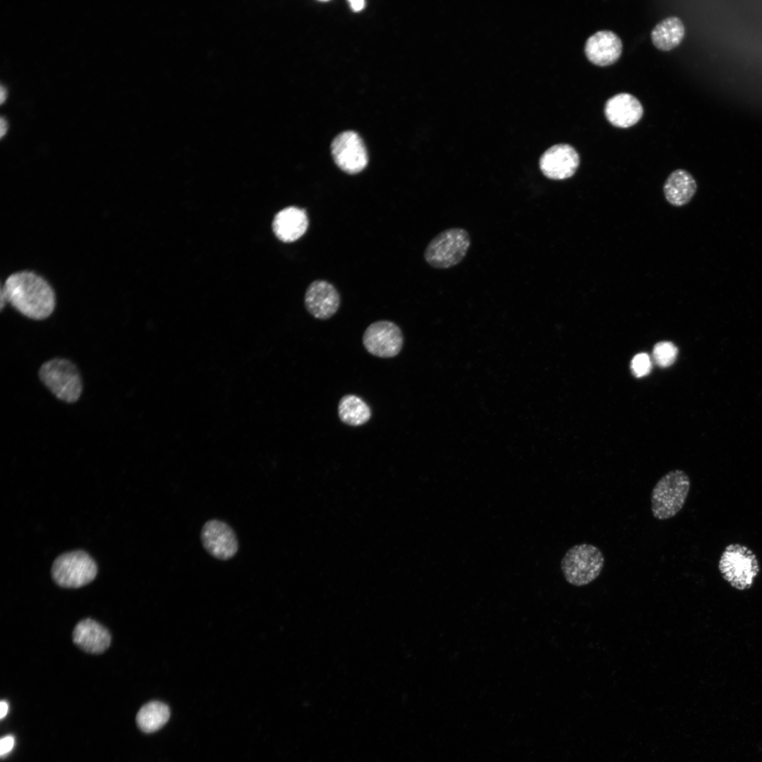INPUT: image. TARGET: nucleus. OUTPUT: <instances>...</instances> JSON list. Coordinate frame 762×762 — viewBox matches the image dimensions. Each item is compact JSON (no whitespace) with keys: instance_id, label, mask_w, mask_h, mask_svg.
Returning a JSON list of instances; mask_svg holds the SVG:
<instances>
[{"instance_id":"f257e3e1","label":"nucleus","mask_w":762,"mask_h":762,"mask_svg":"<svg viewBox=\"0 0 762 762\" xmlns=\"http://www.w3.org/2000/svg\"><path fill=\"white\" fill-rule=\"evenodd\" d=\"M6 302L24 316L42 320L53 313L56 295L44 277L34 271L19 270L8 275L1 286V310Z\"/></svg>"},{"instance_id":"f03ea898","label":"nucleus","mask_w":762,"mask_h":762,"mask_svg":"<svg viewBox=\"0 0 762 762\" xmlns=\"http://www.w3.org/2000/svg\"><path fill=\"white\" fill-rule=\"evenodd\" d=\"M722 579L738 591L751 588L760 573L756 553L748 546L733 543L725 546L718 560Z\"/></svg>"},{"instance_id":"7ed1b4c3","label":"nucleus","mask_w":762,"mask_h":762,"mask_svg":"<svg viewBox=\"0 0 762 762\" xmlns=\"http://www.w3.org/2000/svg\"><path fill=\"white\" fill-rule=\"evenodd\" d=\"M691 488L688 474L674 469L663 476L654 485L651 495V512L658 520L674 517L683 508Z\"/></svg>"},{"instance_id":"20e7f679","label":"nucleus","mask_w":762,"mask_h":762,"mask_svg":"<svg viewBox=\"0 0 762 762\" xmlns=\"http://www.w3.org/2000/svg\"><path fill=\"white\" fill-rule=\"evenodd\" d=\"M605 559L596 546L582 543L572 546L561 561V570L566 581L575 586H586L601 573Z\"/></svg>"},{"instance_id":"39448f33","label":"nucleus","mask_w":762,"mask_h":762,"mask_svg":"<svg viewBox=\"0 0 762 762\" xmlns=\"http://www.w3.org/2000/svg\"><path fill=\"white\" fill-rule=\"evenodd\" d=\"M39 377L44 386L59 400L74 403L83 391L81 377L71 361L54 358L44 362L39 370Z\"/></svg>"},{"instance_id":"423d86ee","label":"nucleus","mask_w":762,"mask_h":762,"mask_svg":"<svg viewBox=\"0 0 762 762\" xmlns=\"http://www.w3.org/2000/svg\"><path fill=\"white\" fill-rule=\"evenodd\" d=\"M471 238L462 228H449L435 236L425 251V261L437 269H448L458 265L466 255Z\"/></svg>"},{"instance_id":"0eeeda50","label":"nucleus","mask_w":762,"mask_h":762,"mask_svg":"<svg viewBox=\"0 0 762 762\" xmlns=\"http://www.w3.org/2000/svg\"><path fill=\"white\" fill-rule=\"evenodd\" d=\"M52 575L54 581L64 588H78L91 582L97 567L94 560L83 550L64 553L53 562Z\"/></svg>"},{"instance_id":"6e6552de","label":"nucleus","mask_w":762,"mask_h":762,"mask_svg":"<svg viewBox=\"0 0 762 762\" xmlns=\"http://www.w3.org/2000/svg\"><path fill=\"white\" fill-rule=\"evenodd\" d=\"M330 150L334 163L346 174H358L368 165L365 145L354 131H347L337 135L331 143Z\"/></svg>"},{"instance_id":"1a4fd4ad","label":"nucleus","mask_w":762,"mask_h":762,"mask_svg":"<svg viewBox=\"0 0 762 762\" xmlns=\"http://www.w3.org/2000/svg\"><path fill=\"white\" fill-rule=\"evenodd\" d=\"M363 344L368 353L380 358H392L401 351L404 337L399 327L389 320H379L365 330Z\"/></svg>"},{"instance_id":"9d476101","label":"nucleus","mask_w":762,"mask_h":762,"mask_svg":"<svg viewBox=\"0 0 762 762\" xmlns=\"http://www.w3.org/2000/svg\"><path fill=\"white\" fill-rule=\"evenodd\" d=\"M539 168L547 179L565 180L576 173L580 164V156L576 149L567 143L550 147L539 159Z\"/></svg>"},{"instance_id":"9b49d317","label":"nucleus","mask_w":762,"mask_h":762,"mask_svg":"<svg viewBox=\"0 0 762 762\" xmlns=\"http://www.w3.org/2000/svg\"><path fill=\"white\" fill-rule=\"evenodd\" d=\"M201 541L204 548L214 557L226 560L238 551V543L234 530L225 522L212 519L202 526Z\"/></svg>"},{"instance_id":"f8f14e48","label":"nucleus","mask_w":762,"mask_h":762,"mask_svg":"<svg viewBox=\"0 0 762 762\" xmlns=\"http://www.w3.org/2000/svg\"><path fill=\"white\" fill-rule=\"evenodd\" d=\"M304 303L308 312L314 318L327 320L337 312L340 306V296L332 284L318 279L308 286Z\"/></svg>"},{"instance_id":"ddd939ff","label":"nucleus","mask_w":762,"mask_h":762,"mask_svg":"<svg viewBox=\"0 0 762 762\" xmlns=\"http://www.w3.org/2000/svg\"><path fill=\"white\" fill-rule=\"evenodd\" d=\"M587 59L593 64L606 66L619 58L622 43L617 34L610 30H600L590 36L585 44Z\"/></svg>"},{"instance_id":"4468645a","label":"nucleus","mask_w":762,"mask_h":762,"mask_svg":"<svg viewBox=\"0 0 762 762\" xmlns=\"http://www.w3.org/2000/svg\"><path fill=\"white\" fill-rule=\"evenodd\" d=\"M604 113L612 125L626 128L635 125L641 119L643 109L636 97L629 93L622 92L607 100Z\"/></svg>"},{"instance_id":"2eb2a0df","label":"nucleus","mask_w":762,"mask_h":762,"mask_svg":"<svg viewBox=\"0 0 762 762\" xmlns=\"http://www.w3.org/2000/svg\"><path fill=\"white\" fill-rule=\"evenodd\" d=\"M272 230L282 242L291 243L300 238L307 231L308 218L303 209L290 206L278 212L272 221Z\"/></svg>"},{"instance_id":"dca6fc26","label":"nucleus","mask_w":762,"mask_h":762,"mask_svg":"<svg viewBox=\"0 0 762 762\" xmlns=\"http://www.w3.org/2000/svg\"><path fill=\"white\" fill-rule=\"evenodd\" d=\"M73 641L87 653H100L109 646L111 636L104 627L87 618L81 620L75 627Z\"/></svg>"},{"instance_id":"f3484780","label":"nucleus","mask_w":762,"mask_h":762,"mask_svg":"<svg viewBox=\"0 0 762 762\" xmlns=\"http://www.w3.org/2000/svg\"><path fill=\"white\" fill-rule=\"evenodd\" d=\"M696 189L697 184L693 176L682 169L672 171L663 185V193L666 200L676 207L689 203Z\"/></svg>"},{"instance_id":"a211bd4d","label":"nucleus","mask_w":762,"mask_h":762,"mask_svg":"<svg viewBox=\"0 0 762 762\" xmlns=\"http://www.w3.org/2000/svg\"><path fill=\"white\" fill-rule=\"evenodd\" d=\"M684 26L675 16L668 17L658 23L651 31V40L658 49L669 51L676 47L684 36Z\"/></svg>"},{"instance_id":"6ab92c4d","label":"nucleus","mask_w":762,"mask_h":762,"mask_svg":"<svg viewBox=\"0 0 762 762\" xmlns=\"http://www.w3.org/2000/svg\"><path fill=\"white\" fill-rule=\"evenodd\" d=\"M340 420L351 426H359L367 423L371 417V409L368 404L358 396L346 394L338 404Z\"/></svg>"},{"instance_id":"aec40b11","label":"nucleus","mask_w":762,"mask_h":762,"mask_svg":"<svg viewBox=\"0 0 762 762\" xmlns=\"http://www.w3.org/2000/svg\"><path fill=\"white\" fill-rule=\"evenodd\" d=\"M170 710L167 704L152 701L145 704L138 711L136 722L139 728L147 733L160 729L169 720Z\"/></svg>"},{"instance_id":"412c9836","label":"nucleus","mask_w":762,"mask_h":762,"mask_svg":"<svg viewBox=\"0 0 762 762\" xmlns=\"http://www.w3.org/2000/svg\"><path fill=\"white\" fill-rule=\"evenodd\" d=\"M677 355V347L671 342L661 341L653 349V356L660 367H668L675 361Z\"/></svg>"},{"instance_id":"4be33fe9","label":"nucleus","mask_w":762,"mask_h":762,"mask_svg":"<svg viewBox=\"0 0 762 762\" xmlns=\"http://www.w3.org/2000/svg\"><path fill=\"white\" fill-rule=\"evenodd\" d=\"M652 363L649 356L645 353L636 354L632 359L631 368L634 375L638 377L648 374L651 371Z\"/></svg>"},{"instance_id":"5701e85b","label":"nucleus","mask_w":762,"mask_h":762,"mask_svg":"<svg viewBox=\"0 0 762 762\" xmlns=\"http://www.w3.org/2000/svg\"><path fill=\"white\" fill-rule=\"evenodd\" d=\"M14 745V738L11 735L1 738L0 741V754L1 756L11 751Z\"/></svg>"},{"instance_id":"b1692460","label":"nucleus","mask_w":762,"mask_h":762,"mask_svg":"<svg viewBox=\"0 0 762 762\" xmlns=\"http://www.w3.org/2000/svg\"><path fill=\"white\" fill-rule=\"evenodd\" d=\"M349 3L350 4L351 8L355 12H358L363 10L365 4V1L363 0H351L349 1Z\"/></svg>"},{"instance_id":"393cba45","label":"nucleus","mask_w":762,"mask_h":762,"mask_svg":"<svg viewBox=\"0 0 762 762\" xmlns=\"http://www.w3.org/2000/svg\"><path fill=\"white\" fill-rule=\"evenodd\" d=\"M8 710V704L6 701H1L0 703V717L4 718L7 714Z\"/></svg>"},{"instance_id":"a878e982","label":"nucleus","mask_w":762,"mask_h":762,"mask_svg":"<svg viewBox=\"0 0 762 762\" xmlns=\"http://www.w3.org/2000/svg\"><path fill=\"white\" fill-rule=\"evenodd\" d=\"M0 123H1V128H0V136H1V137H3V135H4V133H6V129H7V123H6V120H5V119H4L3 117H1V121H0Z\"/></svg>"},{"instance_id":"bb28decb","label":"nucleus","mask_w":762,"mask_h":762,"mask_svg":"<svg viewBox=\"0 0 762 762\" xmlns=\"http://www.w3.org/2000/svg\"><path fill=\"white\" fill-rule=\"evenodd\" d=\"M0 90H1L0 91V102H1V103H2L4 101V99H6V90L1 85Z\"/></svg>"}]
</instances>
